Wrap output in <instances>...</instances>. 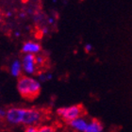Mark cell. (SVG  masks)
Instances as JSON below:
<instances>
[{"instance_id": "5", "label": "cell", "mask_w": 132, "mask_h": 132, "mask_svg": "<svg viewBox=\"0 0 132 132\" xmlns=\"http://www.w3.org/2000/svg\"><path fill=\"white\" fill-rule=\"evenodd\" d=\"M23 108H11L6 111V120L11 125L22 124Z\"/></svg>"}, {"instance_id": "17", "label": "cell", "mask_w": 132, "mask_h": 132, "mask_svg": "<svg viewBox=\"0 0 132 132\" xmlns=\"http://www.w3.org/2000/svg\"><path fill=\"white\" fill-rule=\"evenodd\" d=\"M0 124H1V123H0Z\"/></svg>"}, {"instance_id": "6", "label": "cell", "mask_w": 132, "mask_h": 132, "mask_svg": "<svg viewBox=\"0 0 132 132\" xmlns=\"http://www.w3.org/2000/svg\"><path fill=\"white\" fill-rule=\"evenodd\" d=\"M89 121L85 117H78V118L75 119L73 121L69 123V126L72 129L76 132H86L87 127H88Z\"/></svg>"}, {"instance_id": "13", "label": "cell", "mask_w": 132, "mask_h": 132, "mask_svg": "<svg viewBox=\"0 0 132 132\" xmlns=\"http://www.w3.org/2000/svg\"><path fill=\"white\" fill-rule=\"evenodd\" d=\"M93 50V45H92L91 44H87L85 45V51L87 53H90Z\"/></svg>"}, {"instance_id": "7", "label": "cell", "mask_w": 132, "mask_h": 132, "mask_svg": "<svg viewBox=\"0 0 132 132\" xmlns=\"http://www.w3.org/2000/svg\"><path fill=\"white\" fill-rule=\"evenodd\" d=\"M42 45L38 43L35 42H27L24 44L22 48V52L26 53V54H40V52L42 51Z\"/></svg>"}, {"instance_id": "1", "label": "cell", "mask_w": 132, "mask_h": 132, "mask_svg": "<svg viewBox=\"0 0 132 132\" xmlns=\"http://www.w3.org/2000/svg\"><path fill=\"white\" fill-rule=\"evenodd\" d=\"M17 90L23 98L32 101L38 97L41 92V84L38 80L28 76H21L18 77Z\"/></svg>"}, {"instance_id": "9", "label": "cell", "mask_w": 132, "mask_h": 132, "mask_svg": "<svg viewBox=\"0 0 132 132\" xmlns=\"http://www.w3.org/2000/svg\"><path fill=\"white\" fill-rule=\"evenodd\" d=\"M11 75L13 76V77H20L22 75V65L20 63V61H15L12 63L11 65Z\"/></svg>"}, {"instance_id": "15", "label": "cell", "mask_w": 132, "mask_h": 132, "mask_svg": "<svg viewBox=\"0 0 132 132\" xmlns=\"http://www.w3.org/2000/svg\"><path fill=\"white\" fill-rule=\"evenodd\" d=\"M49 23H50V24H52V23H53V19H52V18H50V19H49Z\"/></svg>"}, {"instance_id": "8", "label": "cell", "mask_w": 132, "mask_h": 132, "mask_svg": "<svg viewBox=\"0 0 132 132\" xmlns=\"http://www.w3.org/2000/svg\"><path fill=\"white\" fill-rule=\"evenodd\" d=\"M103 129H104V127H103L101 122L97 121V120H92L89 122L86 132H103Z\"/></svg>"}, {"instance_id": "3", "label": "cell", "mask_w": 132, "mask_h": 132, "mask_svg": "<svg viewBox=\"0 0 132 132\" xmlns=\"http://www.w3.org/2000/svg\"><path fill=\"white\" fill-rule=\"evenodd\" d=\"M57 113L62 120L70 123L75 119L82 116L83 108L79 105H72V106H68V107L60 108L57 110Z\"/></svg>"}, {"instance_id": "11", "label": "cell", "mask_w": 132, "mask_h": 132, "mask_svg": "<svg viewBox=\"0 0 132 132\" xmlns=\"http://www.w3.org/2000/svg\"><path fill=\"white\" fill-rule=\"evenodd\" d=\"M39 78H40V80H42V81H47V80H50L52 78V75L42 73V74L39 75Z\"/></svg>"}, {"instance_id": "10", "label": "cell", "mask_w": 132, "mask_h": 132, "mask_svg": "<svg viewBox=\"0 0 132 132\" xmlns=\"http://www.w3.org/2000/svg\"><path fill=\"white\" fill-rule=\"evenodd\" d=\"M37 132H56L54 127H50V126H43V127H39L37 129Z\"/></svg>"}, {"instance_id": "4", "label": "cell", "mask_w": 132, "mask_h": 132, "mask_svg": "<svg viewBox=\"0 0 132 132\" xmlns=\"http://www.w3.org/2000/svg\"><path fill=\"white\" fill-rule=\"evenodd\" d=\"M22 67L26 73L29 75H39V68L36 61V55L34 54H27L23 58Z\"/></svg>"}, {"instance_id": "2", "label": "cell", "mask_w": 132, "mask_h": 132, "mask_svg": "<svg viewBox=\"0 0 132 132\" xmlns=\"http://www.w3.org/2000/svg\"><path fill=\"white\" fill-rule=\"evenodd\" d=\"M44 117V113L39 109H23L22 124L27 127H36Z\"/></svg>"}, {"instance_id": "12", "label": "cell", "mask_w": 132, "mask_h": 132, "mask_svg": "<svg viewBox=\"0 0 132 132\" xmlns=\"http://www.w3.org/2000/svg\"><path fill=\"white\" fill-rule=\"evenodd\" d=\"M37 127H27L25 131L26 132H37Z\"/></svg>"}, {"instance_id": "14", "label": "cell", "mask_w": 132, "mask_h": 132, "mask_svg": "<svg viewBox=\"0 0 132 132\" xmlns=\"http://www.w3.org/2000/svg\"><path fill=\"white\" fill-rule=\"evenodd\" d=\"M6 118V111L2 109H0V120Z\"/></svg>"}, {"instance_id": "16", "label": "cell", "mask_w": 132, "mask_h": 132, "mask_svg": "<svg viewBox=\"0 0 132 132\" xmlns=\"http://www.w3.org/2000/svg\"><path fill=\"white\" fill-rule=\"evenodd\" d=\"M23 2H27V0H23Z\"/></svg>"}]
</instances>
